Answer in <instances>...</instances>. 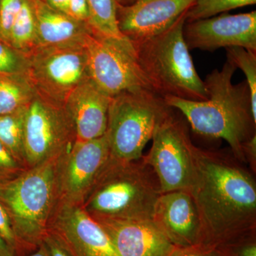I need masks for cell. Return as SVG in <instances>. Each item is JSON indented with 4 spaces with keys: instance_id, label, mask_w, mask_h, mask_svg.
<instances>
[{
    "instance_id": "cell-1",
    "label": "cell",
    "mask_w": 256,
    "mask_h": 256,
    "mask_svg": "<svg viewBox=\"0 0 256 256\" xmlns=\"http://www.w3.org/2000/svg\"><path fill=\"white\" fill-rule=\"evenodd\" d=\"M194 174L190 192L202 227L200 246L214 249L256 232L254 173L233 154L194 146Z\"/></svg>"
},
{
    "instance_id": "cell-2",
    "label": "cell",
    "mask_w": 256,
    "mask_h": 256,
    "mask_svg": "<svg viewBox=\"0 0 256 256\" xmlns=\"http://www.w3.org/2000/svg\"><path fill=\"white\" fill-rule=\"evenodd\" d=\"M227 58L222 69H214L204 80L208 92L206 100L163 98L166 105L180 111L197 134L222 138L228 143L236 159L246 164V144L256 136V116L246 80L234 84L236 70Z\"/></svg>"
},
{
    "instance_id": "cell-3",
    "label": "cell",
    "mask_w": 256,
    "mask_h": 256,
    "mask_svg": "<svg viewBox=\"0 0 256 256\" xmlns=\"http://www.w3.org/2000/svg\"><path fill=\"white\" fill-rule=\"evenodd\" d=\"M58 158L28 168L0 184V204L8 213L15 240V256L36 252L43 242L58 203Z\"/></svg>"
},
{
    "instance_id": "cell-4",
    "label": "cell",
    "mask_w": 256,
    "mask_h": 256,
    "mask_svg": "<svg viewBox=\"0 0 256 256\" xmlns=\"http://www.w3.org/2000/svg\"><path fill=\"white\" fill-rule=\"evenodd\" d=\"M156 174L142 158H109L80 206L92 218L152 220L161 194Z\"/></svg>"
},
{
    "instance_id": "cell-5",
    "label": "cell",
    "mask_w": 256,
    "mask_h": 256,
    "mask_svg": "<svg viewBox=\"0 0 256 256\" xmlns=\"http://www.w3.org/2000/svg\"><path fill=\"white\" fill-rule=\"evenodd\" d=\"M185 13L159 34L130 42L141 70L158 96L206 100L204 82L197 73L184 37Z\"/></svg>"
},
{
    "instance_id": "cell-6",
    "label": "cell",
    "mask_w": 256,
    "mask_h": 256,
    "mask_svg": "<svg viewBox=\"0 0 256 256\" xmlns=\"http://www.w3.org/2000/svg\"><path fill=\"white\" fill-rule=\"evenodd\" d=\"M171 110L153 92H124L112 97L106 130L110 158L124 162L140 159L156 126Z\"/></svg>"
},
{
    "instance_id": "cell-7",
    "label": "cell",
    "mask_w": 256,
    "mask_h": 256,
    "mask_svg": "<svg viewBox=\"0 0 256 256\" xmlns=\"http://www.w3.org/2000/svg\"><path fill=\"white\" fill-rule=\"evenodd\" d=\"M84 48L90 79L108 96L154 92L140 67L132 42L126 37L106 36L92 30L86 37Z\"/></svg>"
},
{
    "instance_id": "cell-8",
    "label": "cell",
    "mask_w": 256,
    "mask_h": 256,
    "mask_svg": "<svg viewBox=\"0 0 256 256\" xmlns=\"http://www.w3.org/2000/svg\"><path fill=\"white\" fill-rule=\"evenodd\" d=\"M152 140L150 150L142 158L156 174L161 193L190 191L194 174V144L186 124L172 108L156 126Z\"/></svg>"
},
{
    "instance_id": "cell-9",
    "label": "cell",
    "mask_w": 256,
    "mask_h": 256,
    "mask_svg": "<svg viewBox=\"0 0 256 256\" xmlns=\"http://www.w3.org/2000/svg\"><path fill=\"white\" fill-rule=\"evenodd\" d=\"M76 140L75 127L64 106L36 92L26 109L24 154L26 168L58 158Z\"/></svg>"
},
{
    "instance_id": "cell-10",
    "label": "cell",
    "mask_w": 256,
    "mask_h": 256,
    "mask_svg": "<svg viewBox=\"0 0 256 256\" xmlns=\"http://www.w3.org/2000/svg\"><path fill=\"white\" fill-rule=\"evenodd\" d=\"M28 55V76L36 92L60 105L90 79L84 46L38 47Z\"/></svg>"
},
{
    "instance_id": "cell-11",
    "label": "cell",
    "mask_w": 256,
    "mask_h": 256,
    "mask_svg": "<svg viewBox=\"0 0 256 256\" xmlns=\"http://www.w3.org/2000/svg\"><path fill=\"white\" fill-rule=\"evenodd\" d=\"M109 158L106 132L90 140H76L58 159V203L82 205Z\"/></svg>"
},
{
    "instance_id": "cell-12",
    "label": "cell",
    "mask_w": 256,
    "mask_h": 256,
    "mask_svg": "<svg viewBox=\"0 0 256 256\" xmlns=\"http://www.w3.org/2000/svg\"><path fill=\"white\" fill-rule=\"evenodd\" d=\"M48 232L70 256H119L108 235L80 205L58 203Z\"/></svg>"
},
{
    "instance_id": "cell-13",
    "label": "cell",
    "mask_w": 256,
    "mask_h": 256,
    "mask_svg": "<svg viewBox=\"0 0 256 256\" xmlns=\"http://www.w3.org/2000/svg\"><path fill=\"white\" fill-rule=\"evenodd\" d=\"M184 37L188 50L214 52L242 47L256 52V11L222 14L185 24Z\"/></svg>"
},
{
    "instance_id": "cell-14",
    "label": "cell",
    "mask_w": 256,
    "mask_h": 256,
    "mask_svg": "<svg viewBox=\"0 0 256 256\" xmlns=\"http://www.w3.org/2000/svg\"><path fill=\"white\" fill-rule=\"evenodd\" d=\"M196 0H137L118 5L120 31L130 41L156 36L168 30Z\"/></svg>"
},
{
    "instance_id": "cell-15",
    "label": "cell",
    "mask_w": 256,
    "mask_h": 256,
    "mask_svg": "<svg viewBox=\"0 0 256 256\" xmlns=\"http://www.w3.org/2000/svg\"><path fill=\"white\" fill-rule=\"evenodd\" d=\"M152 220L174 246L201 245V220L190 192L176 190L162 193L154 205Z\"/></svg>"
},
{
    "instance_id": "cell-16",
    "label": "cell",
    "mask_w": 256,
    "mask_h": 256,
    "mask_svg": "<svg viewBox=\"0 0 256 256\" xmlns=\"http://www.w3.org/2000/svg\"><path fill=\"white\" fill-rule=\"evenodd\" d=\"M119 256H168L175 247L152 220L94 218Z\"/></svg>"
},
{
    "instance_id": "cell-17",
    "label": "cell",
    "mask_w": 256,
    "mask_h": 256,
    "mask_svg": "<svg viewBox=\"0 0 256 256\" xmlns=\"http://www.w3.org/2000/svg\"><path fill=\"white\" fill-rule=\"evenodd\" d=\"M111 98L90 79L69 95L64 107L73 120L77 141L90 140L106 134Z\"/></svg>"
},
{
    "instance_id": "cell-18",
    "label": "cell",
    "mask_w": 256,
    "mask_h": 256,
    "mask_svg": "<svg viewBox=\"0 0 256 256\" xmlns=\"http://www.w3.org/2000/svg\"><path fill=\"white\" fill-rule=\"evenodd\" d=\"M36 18L38 47L84 46L92 28L42 0H32Z\"/></svg>"
},
{
    "instance_id": "cell-19",
    "label": "cell",
    "mask_w": 256,
    "mask_h": 256,
    "mask_svg": "<svg viewBox=\"0 0 256 256\" xmlns=\"http://www.w3.org/2000/svg\"><path fill=\"white\" fill-rule=\"evenodd\" d=\"M36 92L28 74H0V116L28 107Z\"/></svg>"
},
{
    "instance_id": "cell-20",
    "label": "cell",
    "mask_w": 256,
    "mask_h": 256,
    "mask_svg": "<svg viewBox=\"0 0 256 256\" xmlns=\"http://www.w3.org/2000/svg\"><path fill=\"white\" fill-rule=\"evenodd\" d=\"M9 43L28 54L38 48L36 18L32 0H22L21 8L12 26Z\"/></svg>"
},
{
    "instance_id": "cell-21",
    "label": "cell",
    "mask_w": 256,
    "mask_h": 256,
    "mask_svg": "<svg viewBox=\"0 0 256 256\" xmlns=\"http://www.w3.org/2000/svg\"><path fill=\"white\" fill-rule=\"evenodd\" d=\"M28 107L12 114L0 116V142L26 169L24 154V122Z\"/></svg>"
},
{
    "instance_id": "cell-22",
    "label": "cell",
    "mask_w": 256,
    "mask_h": 256,
    "mask_svg": "<svg viewBox=\"0 0 256 256\" xmlns=\"http://www.w3.org/2000/svg\"><path fill=\"white\" fill-rule=\"evenodd\" d=\"M89 18L88 24L92 31L109 37L124 38L118 22L117 0H87Z\"/></svg>"
},
{
    "instance_id": "cell-23",
    "label": "cell",
    "mask_w": 256,
    "mask_h": 256,
    "mask_svg": "<svg viewBox=\"0 0 256 256\" xmlns=\"http://www.w3.org/2000/svg\"><path fill=\"white\" fill-rule=\"evenodd\" d=\"M256 4V0H196L185 13L186 22L217 16L230 10Z\"/></svg>"
},
{
    "instance_id": "cell-24",
    "label": "cell",
    "mask_w": 256,
    "mask_h": 256,
    "mask_svg": "<svg viewBox=\"0 0 256 256\" xmlns=\"http://www.w3.org/2000/svg\"><path fill=\"white\" fill-rule=\"evenodd\" d=\"M227 58L245 74L252 96V112L256 116V52L242 47L226 48Z\"/></svg>"
},
{
    "instance_id": "cell-25",
    "label": "cell",
    "mask_w": 256,
    "mask_h": 256,
    "mask_svg": "<svg viewBox=\"0 0 256 256\" xmlns=\"http://www.w3.org/2000/svg\"><path fill=\"white\" fill-rule=\"evenodd\" d=\"M30 55L0 40V74H28Z\"/></svg>"
},
{
    "instance_id": "cell-26",
    "label": "cell",
    "mask_w": 256,
    "mask_h": 256,
    "mask_svg": "<svg viewBox=\"0 0 256 256\" xmlns=\"http://www.w3.org/2000/svg\"><path fill=\"white\" fill-rule=\"evenodd\" d=\"M218 256H256V232L216 248Z\"/></svg>"
},
{
    "instance_id": "cell-27",
    "label": "cell",
    "mask_w": 256,
    "mask_h": 256,
    "mask_svg": "<svg viewBox=\"0 0 256 256\" xmlns=\"http://www.w3.org/2000/svg\"><path fill=\"white\" fill-rule=\"evenodd\" d=\"M22 0H0V40L9 43L10 31Z\"/></svg>"
},
{
    "instance_id": "cell-28",
    "label": "cell",
    "mask_w": 256,
    "mask_h": 256,
    "mask_svg": "<svg viewBox=\"0 0 256 256\" xmlns=\"http://www.w3.org/2000/svg\"><path fill=\"white\" fill-rule=\"evenodd\" d=\"M26 169L0 142V184L13 180Z\"/></svg>"
},
{
    "instance_id": "cell-29",
    "label": "cell",
    "mask_w": 256,
    "mask_h": 256,
    "mask_svg": "<svg viewBox=\"0 0 256 256\" xmlns=\"http://www.w3.org/2000/svg\"><path fill=\"white\" fill-rule=\"evenodd\" d=\"M0 235L8 244L10 250L12 252L15 256L16 252V240H15L14 232L12 227L11 222L8 213L0 204Z\"/></svg>"
},
{
    "instance_id": "cell-30",
    "label": "cell",
    "mask_w": 256,
    "mask_h": 256,
    "mask_svg": "<svg viewBox=\"0 0 256 256\" xmlns=\"http://www.w3.org/2000/svg\"><path fill=\"white\" fill-rule=\"evenodd\" d=\"M67 14L82 22H88L90 13L87 0H69Z\"/></svg>"
},
{
    "instance_id": "cell-31",
    "label": "cell",
    "mask_w": 256,
    "mask_h": 256,
    "mask_svg": "<svg viewBox=\"0 0 256 256\" xmlns=\"http://www.w3.org/2000/svg\"><path fill=\"white\" fill-rule=\"evenodd\" d=\"M168 256H218L214 249L196 246L175 247Z\"/></svg>"
},
{
    "instance_id": "cell-32",
    "label": "cell",
    "mask_w": 256,
    "mask_h": 256,
    "mask_svg": "<svg viewBox=\"0 0 256 256\" xmlns=\"http://www.w3.org/2000/svg\"><path fill=\"white\" fill-rule=\"evenodd\" d=\"M43 242L48 250L50 256H70L66 250L62 246L60 242L50 232H47Z\"/></svg>"
},
{
    "instance_id": "cell-33",
    "label": "cell",
    "mask_w": 256,
    "mask_h": 256,
    "mask_svg": "<svg viewBox=\"0 0 256 256\" xmlns=\"http://www.w3.org/2000/svg\"><path fill=\"white\" fill-rule=\"evenodd\" d=\"M244 158L246 164H248L252 172H256V136L252 138L246 144L244 149Z\"/></svg>"
},
{
    "instance_id": "cell-34",
    "label": "cell",
    "mask_w": 256,
    "mask_h": 256,
    "mask_svg": "<svg viewBox=\"0 0 256 256\" xmlns=\"http://www.w3.org/2000/svg\"><path fill=\"white\" fill-rule=\"evenodd\" d=\"M45 2L50 8L67 14L69 0H46Z\"/></svg>"
},
{
    "instance_id": "cell-35",
    "label": "cell",
    "mask_w": 256,
    "mask_h": 256,
    "mask_svg": "<svg viewBox=\"0 0 256 256\" xmlns=\"http://www.w3.org/2000/svg\"><path fill=\"white\" fill-rule=\"evenodd\" d=\"M0 256H14L1 235H0Z\"/></svg>"
},
{
    "instance_id": "cell-36",
    "label": "cell",
    "mask_w": 256,
    "mask_h": 256,
    "mask_svg": "<svg viewBox=\"0 0 256 256\" xmlns=\"http://www.w3.org/2000/svg\"><path fill=\"white\" fill-rule=\"evenodd\" d=\"M50 256L48 250H47L46 246H45L44 244L42 242L38 249L33 252L31 256Z\"/></svg>"
},
{
    "instance_id": "cell-37",
    "label": "cell",
    "mask_w": 256,
    "mask_h": 256,
    "mask_svg": "<svg viewBox=\"0 0 256 256\" xmlns=\"http://www.w3.org/2000/svg\"><path fill=\"white\" fill-rule=\"evenodd\" d=\"M118 2L120 3L124 2L127 3L128 4H132V3L134 2L137 1V0H117ZM127 4V5H128Z\"/></svg>"
}]
</instances>
